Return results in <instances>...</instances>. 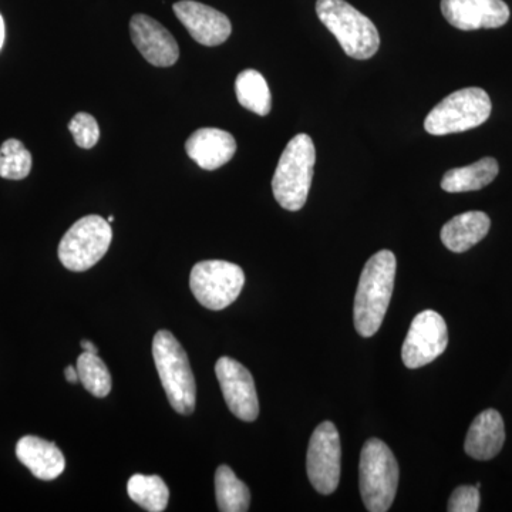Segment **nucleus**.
Masks as SVG:
<instances>
[{
	"label": "nucleus",
	"instance_id": "nucleus-1",
	"mask_svg": "<svg viewBox=\"0 0 512 512\" xmlns=\"http://www.w3.org/2000/svg\"><path fill=\"white\" fill-rule=\"evenodd\" d=\"M396 266L393 252L383 249L363 268L353 309L355 328L363 338H372L382 326L393 295Z\"/></svg>",
	"mask_w": 512,
	"mask_h": 512
},
{
	"label": "nucleus",
	"instance_id": "nucleus-2",
	"mask_svg": "<svg viewBox=\"0 0 512 512\" xmlns=\"http://www.w3.org/2000/svg\"><path fill=\"white\" fill-rule=\"evenodd\" d=\"M316 150L308 134H298L289 141L279 158L272 191L275 200L286 211L302 210L308 200L315 170Z\"/></svg>",
	"mask_w": 512,
	"mask_h": 512
},
{
	"label": "nucleus",
	"instance_id": "nucleus-3",
	"mask_svg": "<svg viewBox=\"0 0 512 512\" xmlns=\"http://www.w3.org/2000/svg\"><path fill=\"white\" fill-rule=\"evenodd\" d=\"M153 357L171 407L184 416L194 413L197 397L194 373L187 353L173 333L158 330L153 340Z\"/></svg>",
	"mask_w": 512,
	"mask_h": 512
},
{
	"label": "nucleus",
	"instance_id": "nucleus-4",
	"mask_svg": "<svg viewBox=\"0 0 512 512\" xmlns=\"http://www.w3.org/2000/svg\"><path fill=\"white\" fill-rule=\"evenodd\" d=\"M318 18L338 39L346 55L367 60L376 55L380 36L375 23L345 0H318Z\"/></svg>",
	"mask_w": 512,
	"mask_h": 512
},
{
	"label": "nucleus",
	"instance_id": "nucleus-5",
	"mask_svg": "<svg viewBox=\"0 0 512 512\" xmlns=\"http://www.w3.org/2000/svg\"><path fill=\"white\" fill-rule=\"evenodd\" d=\"M399 464L382 440H367L360 454V494L367 511L386 512L399 487Z\"/></svg>",
	"mask_w": 512,
	"mask_h": 512
},
{
	"label": "nucleus",
	"instance_id": "nucleus-6",
	"mask_svg": "<svg viewBox=\"0 0 512 512\" xmlns=\"http://www.w3.org/2000/svg\"><path fill=\"white\" fill-rule=\"evenodd\" d=\"M491 100L480 87H468L441 100L424 121L427 133L433 136L463 133L484 124L490 117Z\"/></svg>",
	"mask_w": 512,
	"mask_h": 512
},
{
	"label": "nucleus",
	"instance_id": "nucleus-7",
	"mask_svg": "<svg viewBox=\"0 0 512 512\" xmlns=\"http://www.w3.org/2000/svg\"><path fill=\"white\" fill-rule=\"evenodd\" d=\"M111 239L110 222L99 215H87L64 234L59 245L60 262L69 271H87L107 254Z\"/></svg>",
	"mask_w": 512,
	"mask_h": 512
},
{
	"label": "nucleus",
	"instance_id": "nucleus-8",
	"mask_svg": "<svg viewBox=\"0 0 512 512\" xmlns=\"http://www.w3.org/2000/svg\"><path fill=\"white\" fill-rule=\"evenodd\" d=\"M245 285L241 266L227 261H202L192 268V295L204 308L222 311L237 301Z\"/></svg>",
	"mask_w": 512,
	"mask_h": 512
},
{
	"label": "nucleus",
	"instance_id": "nucleus-9",
	"mask_svg": "<svg viewBox=\"0 0 512 512\" xmlns=\"http://www.w3.org/2000/svg\"><path fill=\"white\" fill-rule=\"evenodd\" d=\"M342 468V447L335 424L323 421L313 431L306 456V471L318 493H335Z\"/></svg>",
	"mask_w": 512,
	"mask_h": 512
},
{
	"label": "nucleus",
	"instance_id": "nucleus-10",
	"mask_svg": "<svg viewBox=\"0 0 512 512\" xmlns=\"http://www.w3.org/2000/svg\"><path fill=\"white\" fill-rule=\"evenodd\" d=\"M448 345L446 320L440 313L424 311L413 319L404 340L402 359L409 369H419L434 362Z\"/></svg>",
	"mask_w": 512,
	"mask_h": 512
},
{
	"label": "nucleus",
	"instance_id": "nucleus-11",
	"mask_svg": "<svg viewBox=\"0 0 512 512\" xmlns=\"http://www.w3.org/2000/svg\"><path fill=\"white\" fill-rule=\"evenodd\" d=\"M225 403L239 420L255 421L259 414L258 394L254 377L241 363L231 357H221L215 365Z\"/></svg>",
	"mask_w": 512,
	"mask_h": 512
},
{
	"label": "nucleus",
	"instance_id": "nucleus-12",
	"mask_svg": "<svg viewBox=\"0 0 512 512\" xmlns=\"http://www.w3.org/2000/svg\"><path fill=\"white\" fill-rule=\"evenodd\" d=\"M441 12L460 30L497 29L510 19L504 0H441Z\"/></svg>",
	"mask_w": 512,
	"mask_h": 512
},
{
	"label": "nucleus",
	"instance_id": "nucleus-13",
	"mask_svg": "<svg viewBox=\"0 0 512 512\" xmlns=\"http://www.w3.org/2000/svg\"><path fill=\"white\" fill-rule=\"evenodd\" d=\"M173 10L178 20L190 32L192 39L201 45L220 46L231 36V22L220 10L194 0L174 3Z\"/></svg>",
	"mask_w": 512,
	"mask_h": 512
},
{
	"label": "nucleus",
	"instance_id": "nucleus-14",
	"mask_svg": "<svg viewBox=\"0 0 512 512\" xmlns=\"http://www.w3.org/2000/svg\"><path fill=\"white\" fill-rule=\"evenodd\" d=\"M131 40L148 63L157 67H170L180 57V47L173 35L156 19L147 15H134L130 22Z\"/></svg>",
	"mask_w": 512,
	"mask_h": 512
},
{
	"label": "nucleus",
	"instance_id": "nucleus-15",
	"mask_svg": "<svg viewBox=\"0 0 512 512\" xmlns=\"http://www.w3.org/2000/svg\"><path fill=\"white\" fill-rule=\"evenodd\" d=\"M185 151L202 170L214 171L232 160L237 153V141L228 131L205 127L192 133Z\"/></svg>",
	"mask_w": 512,
	"mask_h": 512
},
{
	"label": "nucleus",
	"instance_id": "nucleus-16",
	"mask_svg": "<svg viewBox=\"0 0 512 512\" xmlns=\"http://www.w3.org/2000/svg\"><path fill=\"white\" fill-rule=\"evenodd\" d=\"M16 456L33 476L43 481L56 480L66 468V460L59 447L36 436L22 437L16 446Z\"/></svg>",
	"mask_w": 512,
	"mask_h": 512
},
{
	"label": "nucleus",
	"instance_id": "nucleus-17",
	"mask_svg": "<svg viewBox=\"0 0 512 512\" xmlns=\"http://www.w3.org/2000/svg\"><path fill=\"white\" fill-rule=\"evenodd\" d=\"M505 441L504 420L494 409L478 414L466 437L464 450L474 460H491L500 453Z\"/></svg>",
	"mask_w": 512,
	"mask_h": 512
},
{
	"label": "nucleus",
	"instance_id": "nucleus-18",
	"mask_svg": "<svg viewBox=\"0 0 512 512\" xmlns=\"http://www.w3.org/2000/svg\"><path fill=\"white\" fill-rule=\"evenodd\" d=\"M490 227V217L485 212H464L444 225L441 229V241L451 252L463 254L478 242L483 241Z\"/></svg>",
	"mask_w": 512,
	"mask_h": 512
},
{
	"label": "nucleus",
	"instance_id": "nucleus-19",
	"mask_svg": "<svg viewBox=\"0 0 512 512\" xmlns=\"http://www.w3.org/2000/svg\"><path fill=\"white\" fill-rule=\"evenodd\" d=\"M497 160L485 157L477 163L467 167L453 168L444 174L441 180V188L447 192L478 191L493 183L498 175Z\"/></svg>",
	"mask_w": 512,
	"mask_h": 512
},
{
	"label": "nucleus",
	"instance_id": "nucleus-20",
	"mask_svg": "<svg viewBox=\"0 0 512 512\" xmlns=\"http://www.w3.org/2000/svg\"><path fill=\"white\" fill-rule=\"evenodd\" d=\"M235 92H237L239 104L244 109L258 116H268L272 109V94L261 73L254 69L239 73L235 82Z\"/></svg>",
	"mask_w": 512,
	"mask_h": 512
},
{
	"label": "nucleus",
	"instance_id": "nucleus-21",
	"mask_svg": "<svg viewBox=\"0 0 512 512\" xmlns=\"http://www.w3.org/2000/svg\"><path fill=\"white\" fill-rule=\"evenodd\" d=\"M215 495L221 512H245L251 504V491L231 467L220 466L215 473Z\"/></svg>",
	"mask_w": 512,
	"mask_h": 512
},
{
	"label": "nucleus",
	"instance_id": "nucleus-22",
	"mask_svg": "<svg viewBox=\"0 0 512 512\" xmlns=\"http://www.w3.org/2000/svg\"><path fill=\"white\" fill-rule=\"evenodd\" d=\"M127 493L134 503L148 512L164 511L170 500V490L158 476L136 474L128 480Z\"/></svg>",
	"mask_w": 512,
	"mask_h": 512
},
{
	"label": "nucleus",
	"instance_id": "nucleus-23",
	"mask_svg": "<svg viewBox=\"0 0 512 512\" xmlns=\"http://www.w3.org/2000/svg\"><path fill=\"white\" fill-rule=\"evenodd\" d=\"M77 372L84 389L93 396L106 397L111 390V376L106 363L97 356V353L84 352L77 359Z\"/></svg>",
	"mask_w": 512,
	"mask_h": 512
},
{
	"label": "nucleus",
	"instance_id": "nucleus-24",
	"mask_svg": "<svg viewBox=\"0 0 512 512\" xmlns=\"http://www.w3.org/2000/svg\"><path fill=\"white\" fill-rule=\"evenodd\" d=\"M32 154L22 141L9 138L0 147V177L5 180H23L32 171Z\"/></svg>",
	"mask_w": 512,
	"mask_h": 512
},
{
	"label": "nucleus",
	"instance_id": "nucleus-25",
	"mask_svg": "<svg viewBox=\"0 0 512 512\" xmlns=\"http://www.w3.org/2000/svg\"><path fill=\"white\" fill-rule=\"evenodd\" d=\"M74 143L84 150H90L99 143L100 128L96 119L87 113H77L69 124Z\"/></svg>",
	"mask_w": 512,
	"mask_h": 512
},
{
	"label": "nucleus",
	"instance_id": "nucleus-26",
	"mask_svg": "<svg viewBox=\"0 0 512 512\" xmlns=\"http://www.w3.org/2000/svg\"><path fill=\"white\" fill-rule=\"evenodd\" d=\"M480 510V491L471 485H461L456 488L448 500L447 511L477 512Z\"/></svg>",
	"mask_w": 512,
	"mask_h": 512
},
{
	"label": "nucleus",
	"instance_id": "nucleus-27",
	"mask_svg": "<svg viewBox=\"0 0 512 512\" xmlns=\"http://www.w3.org/2000/svg\"><path fill=\"white\" fill-rule=\"evenodd\" d=\"M64 376H66L67 382L77 383L79 382V372H77V367L69 366L64 370Z\"/></svg>",
	"mask_w": 512,
	"mask_h": 512
},
{
	"label": "nucleus",
	"instance_id": "nucleus-28",
	"mask_svg": "<svg viewBox=\"0 0 512 512\" xmlns=\"http://www.w3.org/2000/svg\"><path fill=\"white\" fill-rule=\"evenodd\" d=\"M82 348L84 349V352H90V353H99V350H97L96 345H94L93 342H90V340H82Z\"/></svg>",
	"mask_w": 512,
	"mask_h": 512
},
{
	"label": "nucleus",
	"instance_id": "nucleus-29",
	"mask_svg": "<svg viewBox=\"0 0 512 512\" xmlns=\"http://www.w3.org/2000/svg\"><path fill=\"white\" fill-rule=\"evenodd\" d=\"M3 42H5V22H3L2 15H0V49H2Z\"/></svg>",
	"mask_w": 512,
	"mask_h": 512
},
{
	"label": "nucleus",
	"instance_id": "nucleus-30",
	"mask_svg": "<svg viewBox=\"0 0 512 512\" xmlns=\"http://www.w3.org/2000/svg\"><path fill=\"white\" fill-rule=\"evenodd\" d=\"M107 222H110V224H111V222H114V217H113V215H110V217H109V218H107Z\"/></svg>",
	"mask_w": 512,
	"mask_h": 512
}]
</instances>
